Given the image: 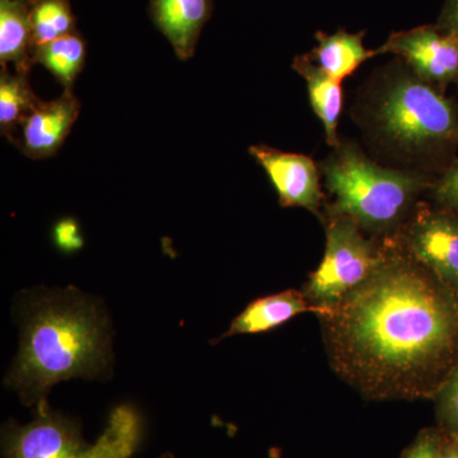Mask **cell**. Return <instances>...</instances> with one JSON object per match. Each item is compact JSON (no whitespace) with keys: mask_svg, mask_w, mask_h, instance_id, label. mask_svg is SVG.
Here are the masks:
<instances>
[{"mask_svg":"<svg viewBox=\"0 0 458 458\" xmlns=\"http://www.w3.org/2000/svg\"><path fill=\"white\" fill-rule=\"evenodd\" d=\"M321 318L334 366L373 399L429 396L458 361V293L415 259L384 255Z\"/></svg>","mask_w":458,"mask_h":458,"instance_id":"6da1fadb","label":"cell"},{"mask_svg":"<svg viewBox=\"0 0 458 458\" xmlns=\"http://www.w3.org/2000/svg\"><path fill=\"white\" fill-rule=\"evenodd\" d=\"M22 335L5 385L27 406L47 399L65 379L98 378L110 364L107 319L74 288L32 295L23 307Z\"/></svg>","mask_w":458,"mask_h":458,"instance_id":"7a4b0ae2","label":"cell"},{"mask_svg":"<svg viewBox=\"0 0 458 458\" xmlns=\"http://www.w3.org/2000/svg\"><path fill=\"white\" fill-rule=\"evenodd\" d=\"M141 437L143 420L131 405L114 409L98 441L89 443L74 419L55 411L45 399L36 405L26 426L9 420L3 427L2 454L3 458H131Z\"/></svg>","mask_w":458,"mask_h":458,"instance_id":"3957f363","label":"cell"},{"mask_svg":"<svg viewBox=\"0 0 458 458\" xmlns=\"http://www.w3.org/2000/svg\"><path fill=\"white\" fill-rule=\"evenodd\" d=\"M322 170L335 197L334 212L361 227H394L423 188L420 177L379 167L352 146L340 148Z\"/></svg>","mask_w":458,"mask_h":458,"instance_id":"277c9868","label":"cell"},{"mask_svg":"<svg viewBox=\"0 0 458 458\" xmlns=\"http://www.w3.org/2000/svg\"><path fill=\"white\" fill-rule=\"evenodd\" d=\"M375 122L385 140L405 152H434L458 141V111L432 84L405 75L388 84Z\"/></svg>","mask_w":458,"mask_h":458,"instance_id":"5b68a950","label":"cell"},{"mask_svg":"<svg viewBox=\"0 0 458 458\" xmlns=\"http://www.w3.org/2000/svg\"><path fill=\"white\" fill-rule=\"evenodd\" d=\"M384 256L361 236L360 225L336 216L327 228L324 259L307 284L313 306L328 309L372 276Z\"/></svg>","mask_w":458,"mask_h":458,"instance_id":"8992f818","label":"cell"},{"mask_svg":"<svg viewBox=\"0 0 458 458\" xmlns=\"http://www.w3.org/2000/svg\"><path fill=\"white\" fill-rule=\"evenodd\" d=\"M396 54L415 75L436 87L458 83V40L438 26H421L394 32L377 54Z\"/></svg>","mask_w":458,"mask_h":458,"instance_id":"52a82bcc","label":"cell"},{"mask_svg":"<svg viewBox=\"0 0 458 458\" xmlns=\"http://www.w3.org/2000/svg\"><path fill=\"white\" fill-rule=\"evenodd\" d=\"M410 254L458 293V216L426 213L410 229Z\"/></svg>","mask_w":458,"mask_h":458,"instance_id":"ba28073f","label":"cell"},{"mask_svg":"<svg viewBox=\"0 0 458 458\" xmlns=\"http://www.w3.org/2000/svg\"><path fill=\"white\" fill-rule=\"evenodd\" d=\"M250 155L264 168L283 207H300L318 213L321 201L318 170L310 157L252 146Z\"/></svg>","mask_w":458,"mask_h":458,"instance_id":"9c48e42d","label":"cell"},{"mask_svg":"<svg viewBox=\"0 0 458 458\" xmlns=\"http://www.w3.org/2000/svg\"><path fill=\"white\" fill-rule=\"evenodd\" d=\"M80 113L73 89H64L53 101L38 104L21 125L13 144L29 158H50L64 144Z\"/></svg>","mask_w":458,"mask_h":458,"instance_id":"30bf717a","label":"cell"},{"mask_svg":"<svg viewBox=\"0 0 458 458\" xmlns=\"http://www.w3.org/2000/svg\"><path fill=\"white\" fill-rule=\"evenodd\" d=\"M150 20L182 62L191 59L213 13V0H150Z\"/></svg>","mask_w":458,"mask_h":458,"instance_id":"8fae6325","label":"cell"},{"mask_svg":"<svg viewBox=\"0 0 458 458\" xmlns=\"http://www.w3.org/2000/svg\"><path fill=\"white\" fill-rule=\"evenodd\" d=\"M328 309L313 306L309 298L297 291L267 295L250 303L232 322L223 337L265 333L285 324L289 319L304 312H318L327 315Z\"/></svg>","mask_w":458,"mask_h":458,"instance_id":"7c38bea8","label":"cell"},{"mask_svg":"<svg viewBox=\"0 0 458 458\" xmlns=\"http://www.w3.org/2000/svg\"><path fill=\"white\" fill-rule=\"evenodd\" d=\"M32 51L30 0H0V65L30 73Z\"/></svg>","mask_w":458,"mask_h":458,"instance_id":"4fadbf2b","label":"cell"},{"mask_svg":"<svg viewBox=\"0 0 458 458\" xmlns=\"http://www.w3.org/2000/svg\"><path fill=\"white\" fill-rule=\"evenodd\" d=\"M293 68L306 80L311 106L324 123L328 144L336 147L337 123L343 108L342 82L313 64L307 55L295 57Z\"/></svg>","mask_w":458,"mask_h":458,"instance_id":"5bb4252c","label":"cell"},{"mask_svg":"<svg viewBox=\"0 0 458 458\" xmlns=\"http://www.w3.org/2000/svg\"><path fill=\"white\" fill-rule=\"evenodd\" d=\"M363 38L364 32L349 33L345 30L334 35L318 32V47L311 53L312 60L330 77L342 82L369 57L377 55V51L364 47Z\"/></svg>","mask_w":458,"mask_h":458,"instance_id":"9a60e30c","label":"cell"},{"mask_svg":"<svg viewBox=\"0 0 458 458\" xmlns=\"http://www.w3.org/2000/svg\"><path fill=\"white\" fill-rule=\"evenodd\" d=\"M86 59V40L78 31L38 45L32 51L33 64L45 66L64 89H73L75 80L83 71Z\"/></svg>","mask_w":458,"mask_h":458,"instance_id":"2e32d148","label":"cell"},{"mask_svg":"<svg viewBox=\"0 0 458 458\" xmlns=\"http://www.w3.org/2000/svg\"><path fill=\"white\" fill-rule=\"evenodd\" d=\"M30 73L0 72V131L11 143L16 140L21 125L40 104L30 84Z\"/></svg>","mask_w":458,"mask_h":458,"instance_id":"e0dca14e","label":"cell"},{"mask_svg":"<svg viewBox=\"0 0 458 458\" xmlns=\"http://www.w3.org/2000/svg\"><path fill=\"white\" fill-rule=\"evenodd\" d=\"M33 47L77 31L71 0H30Z\"/></svg>","mask_w":458,"mask_h":458,"instance_id":"ac0fdd59","label":"cell"},{"mask_svg":"<svg viewBox=\"0 0 458 458\" xmlns=\"http://www.w3.org/2000/svg\"><path fill=\"white\" fill-rule=\"evenodd\" d=\"M438 418L442 430L458 436V361L438 391Z\"/></svg>","mask_w":458,"mask_h":458,"instance_id":"d6986e66","label":"cell"},{"mask_svg":"<svg viewBox=\"0 0 458 458\" xmlns=\"http://www.w3.org/2000/svg\"><path fill=\"white\" fill-rule=\"evenodd\" d=\"M442 437V429L421 430L403 458H441Z\"/></svg>","mask_w":458,"mask_h":458,"instance_id":"ffe728a7","label":"cell"},{"mask_svg":"<svg viewBox=\"0 0 458 458\" xmlns=\"http://www.w3.org/2000/svg\"><path fill=\"white\" fill-rule=\"evenodd\" d=\"M54 242L66 254L78 251L83 247V237L80 225L72 218L62 219L56 223L53 232Z\"/></svg>","mask_w":458,"mask_h":458,"instance_id":"44dd1931","label":"cell"},{"mask_svg":"<svg viewBox=\"0 0 458 458\" xmlns=\"http://www.w3.org/2000/svg\"><path fill=\"white\" fill-rule=\"evenodd\" d=\"M437 200L452 213H458V158L434 189Z\"/></svg>","mask_w":458,"mask_h":458,"instance_id":"7402d4cb","label":"cell"},{"mask_svg":"<svg viewBox=\"0 0 458 458\" xmlns=\"http://www.w3.org/2000/svg\"><path fill=\"white\" fill-rule=\"evenodd\" d=\"M437 26L443 31L452 33L458 40V0H445Z\"/></svg>","mask_w":458,"mask_h":458,"instance_id":"603a6c76","label":"cell"},{"mask_svg":"<svg viewBox=\"0 0 458 458\" xmlns=\"http://www.w3.org/2000/svg\"><path fill=\"white\" fill-rule=\"evenodd\" d=\"M441 458H458L457 434L448 433L443 430Z\"/></svg>","mask_w":458,"mask_h":458,"instance_id":"cb8c5ba5","label":"cell"},{"mask_svg":"<svg viewBox=\"0 0 458 458\" xmlns=\"http://www.w3.org/2000/svg\"><path fill=\"white\" fill-rule=\"evenodd\" d=\"M269 458H282V452L278 448H271L269 451Z\"/></svg>","mask_w":458,"mask_h":458,"instance_id":"d4e9b609","label":"cell"},{"mask_svg":"<svg viewBox=\"0 0 458 458\" xmlns=\"http://www.w3.org/2000/svg\"><path fill=\"white\" fill-rule=\"evenodd\" d=\"M159 458H174V454H168V452H167V454H162V456Z\"/></svg>","mask_w":458,"mask_h":458,"instance_id":"484cf974","label":"cell"}]
</instances>
